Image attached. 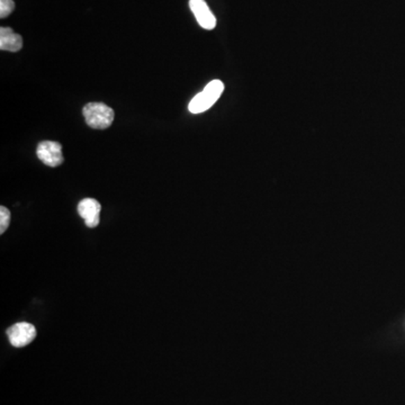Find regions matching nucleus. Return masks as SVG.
<instances>
[{"label": "nucleus", "mask_w": 405, "mask_h": 405, "mask_svg": "<svg viewBox=\"0 0 405 405\" xmlns=\"http://www.w3.org/2000/svg\"><path fill=\"white\" fill-rule=\"evenodd\" d=\"M224 91V84L221 80H212L210 84H207L204 91L197 93L192 100H190V109L192 114H201L203 112L210 109L212 106L217 102L222 93Z\"/></svg>", "instance_id": "obj_1"}, {"label": "nucleus", "mask_w": 405, "mask_h": 405, "mask_svg": "<svg viewBox=\"0 0 405 405\" xmlns=\"http://www.w3.org/2000/svg\"><path fill=\"white\" fill-rule=\"evenodd\" d=\"M82 113L88 125L96 130L109 128L114 121L115 113L113 108L102 102H89L84 107Z\"/></svg>", "instance_id": "obj_2"}, {"label": "nucleus", "mask_w": 405, "mask_h": 405, "mask_svg": "<svg viewBox=\"0 0 405 405\" xmlns=\"http://www.w3.org/2000/svg\"><path fill=\"white\" fill-rule=\"evenodd\" d=\"M9 342L15 348H23L32 344L36 338V329L33 324L20 322L7 330Z\"/></svg>", "instance_id": "obj_3"}, {"label": "nucleus", "mask_w": 405, "mask_h": 405, "mask_svg": "<svg viewBox=\"0 0 405 405\" xmlns=\"http://www.w3.org/2000/svg\"><path fill=\"white\" fill-rule=\"evenodd\" d=\"M38 158L47 166L59 167L63 164L64 158L62 155V146L54 141H43L38 146Z\"/></svg>", "instance_id": "obj_4"}, {"label": "nucleus", "mask_w": 405, "mask_h": 405, "mask_svg": "<svg viewBox=\"0 0 405 405\" xmlns=\"http://www.w3.org/2000/svg\"><path fill=\"white\" fill-rule=\"evenodd\" d=\"M102 205L100 201L93 199H84L79 201L78 213L85 220L86 227L93 229L98 227L100 222Z\"/></svg>", "instance_id": "obj_5"}, {"label": "nucleus", "mask_w": 405, "mask_h": 405, "mask_svg": "<svg viewBox=\"0 0 405 405\" xmlns=\"http://www.w3.org/2000/svg\"><path fill=\"white\" fill-rule=\"evenodd\" d=\"M190 7L192 14L203 29H213L216 26V18L205 0H190Z\"/></svg>", "instance_id": "obj_6"}, {"label": "nucleus", "mask_w": 405, "mask_h": 405, "mask_svg": "<svg viewBox=\"0 0 405 405\" xmlns=\"http://www.w3.org/2000/svg\"><path fill=\"white\" fill-rule=\"evenodd\" d=\"M23 47V38L9 27L0 29V49L9 52H18Z\"/></svg>", "instance_id": "obj_7"}, {"label": "nucleus", "mask_w": 405, "mask_h": 405, "mask_svg": "<svg viewBox=\"0 0 405 405\" xmlns=\"http://www.w3.org/2000/svg\"><path fill=\"white\" fill-rule=\"evenodd\" d=\"M10 223V212L5 206L0 207V234H5Z\"/></svg>", "instance_id": "obj_8"}, {"label": "nucleus", "mask_w": 405, "mask_h": 405, "mask_svg": "<svg viewBox=\"0 0 405 405\" xmlns=\"http://www.w3.org/2000/svg\"><path fill=\"white\" fill-rule=\"evenodd\" d=\"M15 3L13 0H0V17L6 18L14 12Z\"/></svg>", "instance_id": "obj_9"}]
</instances>
